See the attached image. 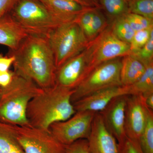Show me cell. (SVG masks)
Returning a JSON list of instances; mask_svg holds the SVG:
<instances>
[{
	"instance_id": "6da1fadb",
	"label": "cell",
	"mask_w": 153,
	"mask_h": 153,
	"mask_svg": "<svg viewBox=\"0 0 153 153\" xmlns=\"http://www.w3.org/2000/svg\"><path fill=\"white\" fill-rule=\"evenodd\" d=\"M15 57L14 72L30 79L42 89L56 84L57 69L48 38L28 35L9 55Z\"/></svg>"
},
{
	"instance_id": "7a4b0ae2",
	"label": "cell",
	"mask_w": 153,
	"mask_h": 153,
	"mask_svg": "<svg viewBox=\"0 0 153 153\" xmlns=\"http://www.w3.org/2000/svg\"><path fill=\"white\" fill-rule=\"evenodd\" d=\"M74 89L56 84L41 91L28 103L27 117L29 124L37 128L49 131L51 125L67 120L76 113L71 101Z\"/></svg>"
},
{
	"instance_id": "3957f363",
	"label": "cell",
	"mask_w": 153,
	"mask_h": 153,
	"mask_svg": "<svg viewBox=\"0 0 153 153\" xmlns=\"http://www.w3.org/2000/svg\"><path fill=\"white\" fill-rule=\"evenodd\" d=\"M0 87V122L20 126L29 124L27 115L28 103L42 88L14 71L10 84Z\"/></svg>"
},
{
	"instance_id": "277c9868",
	"label": "cell",
	"mask_w": 153,
	"mask_h": 153,
	"mask_svg": "<svg viewBox=\"0 0 153 153\" xmlns=\"http://www.w3.org/2000/svg\"><path fill=\"white\" fill-rule=\"evenodd\" d=\"M10 15L29 35L47 38L63 24L38 0H18Z\"/></svg>"
},
{
	"instance_id": "5b68a950",
	"label": "cell",
	"mask_w": 153,
	"mask_h": 153,
	"mask_svg": "<svg viewBox=\"0 0 153 153\" xmlns=\"http://www.w3.org/2000/svg\"><path fill=\"white\" fill-rule=\"evenodd\" d=\"M47 38L57 69L83 51L88 44L87 38L76 21L59 25Z\"/></svg>"
},
{
	"instance_id": "8992f818",
	"label": "cell",
	"mask_w": 153,
	"mask_h": 153,
	"mask_svg": "<svg viewBox=\"0 0 153 153\" xmlns=\"http://www.w3.org/2000/svg\"><path fill=\"white\" fill-rule=\"evenodd\" d=\"M85 50L87 63L85 78L100 64L131 54L130 44L121 41L110 30L102 32Z\"/></svg>"
},
{
	"instance_id": "52a82bcc",
	"label": "cell",
	"mask_w": 153,
	"mask_h": 153,
	"mask_svg": "<svg viewBox=\"0 0 153 153\" xmlns=\"http://www.w3.org/2000/svg\"><path fill=\"white\" fill-rule=\"evenodd\" d=\"M122 61L116 59L97 66L74 89L71 101L79 100L103 88L122 85L120 71Z\"/></svg>"
},
{
	"instance_id": "ba28073f",
	"label": "cell",
	"mask_w": 153,
	"mask_h": 153,
	"mask_svg": "<svg viewBox=\"0 0 153 153\" xmlns=\"http://www.w3.org/2000/svg\"><path fill=\"white\" fill-rule=\"evenodd\" d=\"M13 127L16 138L24 153H66L65 145L50 130L37 128L30 124Z\"/></svg>"
},
{
	"instance_id": "9c48e42d",
	"label": "cell",
	"mask_w": 153,
	"mask_h": 153,
	"mask_svg": "<svg viewBox=\"0 0 153 153\" xmlns=\"http://www.w3.org/2000/svg\"><path fill=\"white\" fill-rule=\"evenodd\" d=\"M96 113L89 111H76L67 120L52 124L49 130L65 146L71 144L78 140H87Z\"/></svg>"
},
{
	"instance_id": "30bf717a",
	"label": "cell",
	"mask_w": 153,
	"mask_h": 153,
	"mask_svg": "<svg viewBox=\"0 0 153 153\" xmlns=\"http://www.w3.org/2000/svg\"><path fill=\"white\" fill-rule=\"evenodd\" d=\"M150 110L146 106L141 94L127 96L125 120L126 137L139 143L140 137L146 126Z\"/></svg>"
},
{
	"instance_id": "8fae6325",
	"label": "cell",
	"mask_w": 153,
	"mask_h": 153,
	"mask_svg": "<svg viewBox=\"0 0 153 153\" xmlns=\"http://www.w3.org/2000/svg\"><path fill=\"white\" fill-rule=\"evenodd\" d=\"M132 94L130 86H111L103 88L83 97L73 103L76 111L100 112L111 100L118 97Z\"/></svg>"
},
{
	"instance_id": "7c38bea8",
	"label": "cell",
	"mask_w": 153,
	"mask_h": 153,
	"mask_svg": "<svg viewBox=\"0 0 153 153\" xmlns=\"http://www.w3.org/2000/svg\"><path fill=\"white\" fill-rule=\"evenodd\" d=\"M90 153H117L118 143L99 112L95 114L87 139Z\"/></svg>"
},
{
	"instance_id": "4fadbf2b",
	"label": "cell",
	"mask_w": 153,
	"mask_h": 153,
	"mask_svg": "<svg viewBox=\"0 0 153 153\" xmlns=\"http://www.w3.org/2000/svg\"><path fill=\"white\" fill-rule=\"evenodd\" d=\"M87 67L85 49L57 69L56 84L74 89L85 78Z\"/></svg>"
},
{
	"instance_id": "5bb4252c",
	"label": "cell",
	"mask_w": 153,
	"mask_h": 153,
	"mask_svg": "<svg viewBox=\"0 0 153 153\" xmlns=\"http://www.w3.org/2000/svg\"><path fill=\"white\" fill-rule=\"evenodd\" d=\"M127 96H121L114 99L99 112L106 127L115 138L117 143L122 141L126 137L125 120Z\"/></svg>"
},
{
	"instance_id": "9a60e30c",
	"label": "cell",
	"mask_w": 153,
	"mask_h": 153,
	"mask_svg": "<svg viewBox=\"0 0 153 153\" xmlns=\"http://www.w3.org/2000/svg\"><path fill=\"white\" fill-rule=\"evenodd\" d=\"M62 24L75 22L84 12V6L68 0H38Z\"/></svg>"
},
{
	"instance_id": "2e32d148",
	"label": "cell",
	"mask_w": 153,
	"mask_h": 153,
	"mask_svg": "<svg viewBox=\"0 0 153 153\" xmlns=\"http://www.w3.org/2000/svg\"><path fill=\"white\" fill-rule=\"evenodd\" d=\"M28 35L10 14L0 20V44L8 47L10 51L17 49Z\"/></svg>"
},
{
	"instance_id": "e0dca14e",
	"label": "cell",
	"mask_w": 153,
	"mask_h": 153,
	"mask_svg": "<svg viewBox=\"0 0 153 153\" xmlns=\"http://www.w3.org/2000/svg\"><path fill=\"white\" fill-rule=\"evenodd\" d=\"M122 61L120 80L123 86H130L137 82L146 70V66L138 60L129 55Z\"/></svg>"
},
{
	"instance_id": "ac0fdd59",
	"label": "cell",
	"mask_w": 153,
	"mask_h": 153,
	"mask_svg": "<svg viewBox=\"0 0 153 153\" xmlns=\"http://www.w3.org/2000/svg\"><path fill=\"white\" fill-rule=\"evenodd\" d=\"M0 153H24L17 141L13 125L0 122Z\"/></svg>"
},
{
	"instance_id": "d6986e66",
	"label": "cell",
	"mask_w": 153,
	"mask_h": 153,
	"mask_svg": "<svg viewBox=\"0 0 153 153\" xmlns=\"http://www.w3.org/2000/svg\"><path fill=\"white\" fill-rule=\"evenodd\" d=\"M130 86L132 94H141L144 97L153 94V63L146 66L144 73Z\"/></svg>"
},
{
	"instance_id": "ffe728a7",
	"label": "cell",
	"mask_w": 153,
	"mask_h": 153,
	"mask_svg": "<svg viewBox=\"0 0 153 153\" xmlns=\"http://www.w3.org/2000/svg\"><path fill=\"white\" fill-rule=\"evenodd\" d=\"M139 144L143 153H153V112L150 110L146 123L139 139Z\"/></svg>"
},
{
	"instance_id": "44dd1931",
	"label": "cell",
	"mask_w": 153,
	"mask_h": 153,
	"mask_svg": "<svg viewBox=\"0 0 153 153\" xmlns=\"http://www.w3.org/2000/svg\"><path fill=\"white\" fill-rule=\"evenodd\" d=\"M128 11L153 21V0H131Z\"/></svg>"
},
{
	"instance_id": "7402d4cb",
	"label": "cell",
	"mask_w": 153,
	"mask_h": 153,
	"mask_svg": "<svg viewBox=\"0 0 153 153\" xmlns=\"http://www.w3.org/2000/svg\"><path fill=\"white\" fill-rule=\"evenodd\" d=\"M111 30L118 39L128 44H130L135 33L123 16L116 21Z\"/></svg>"
},
{
	"instance_id": "603a6c76",
	"label": "cell",
	"mask_w": 153,
	"mask_h": 153,
	"mask_svg": "<svg viewBox=\"0 0 153 153\" xmlns=\"http://www.w3.org/2000/svg\"><path fill=\"white\" fill-rule=\"evenodd\" d=\"M102 4L107 13L113 16H123L128 11L126 0H102Z\"/></svg>"
},
{
	"instance_id": "cb8c5ba5",
	"label": "cell",
	"mask_w": 153,
	"mask_h": 153,
	"mask_svg": "<svg viewBox=\"0 0 153 153\" xmlns=\"http://www.w3.org/2000/svg\"><path fill=\"white\" fill-rule=\"evenodd\" d=\"M153 33V26L147 29L136 32L129 44L131 54L138 51L143 47L149 40Z\"/></svg>"
},
{
	"instance_id": "d4e9b609",
	"label": "cell",
	"mask_w": 153,
	"mask_h": 153,
	"mask_svg": "<svg viewBox=\"0 0 153 153\" xmlns=\"http://www.w3.org/2000/svg\"><path fill=\"white\" fill-rule=\"evenodd\" d=\"M123 17L135 32L147 29L153 25V21L137 14L128 13Z\"/></svg>"
},
{
	"instance_id": "484cf974",
	"label": "cell",
	"mask_w": 153,
	"mask_h": 153,
	"mask_svg": "<svg viewBox=\"0 0 153 153\" xmlns=\"http://www.w3.org/2000/svg\"><path fill=\"white\" fill-rule=\"evenodd\" d=\"M142 63L145 66L153 63V33L145 46L138 51L130 54Z\"/></svg>"
},
{
	"instance_id": "4316f807",
	"label": "cell",
	"mask_w": 153,
	"mask_h": 153,
	"mask_svg": "<svg viewBox=\"0 0 153 153\" xmlns=\"http://www.w3.org/2000/svg\"><path fill=\"white\" fill-rule=\"evenodd\" d=\"M117 153H143L139 143L126 137L120 143H118Z\"/></svg>"
},
{
	"instance_id": "83f0119b",
	"label": "cell",
	"mask_w": 153,
	"mask_h": 153,
	"mask_svg": "<svg viewBox=\"0 0 153 153\" xmlns=\"http://www.w3.org/2000/svg\"><path fill=\"white\" fill-rule=\"evenodd\" d=\"M105 24L103 17L100 14L93 12L87 39L93 38L103 29Z\"/></svg>"
},
{
	"instance_id": "f1b7e54d",
	"label": "cell",
	"mask_w": 153,
	"mask_h": 153,
	"mask_svg": "<svg viewBox=\"0 0 153 153\" xmlns=\"http://www.w3.org/2000/svg\"><path fill=\"white\" fill-rule=\"evenodd\" d=\"M66 153H90L87 139L77 140L71 144L65 146Z\"/></svg>"
},
{
	"instance_id": "f546056e",
	"label": "cell",
	"mask_w": 153,
	"mask_h": 153,
	"mask_svg": "<svg viewBox=\"0 0 153 153\" xmlns=\"http://www.w3.org/2000/svg\"><path fill=\"white\" fill-rule=\"evenodd\" d=\"M18 0H0V20L9 15Z\"/></svg>"
},
{
	"instance_id": "4dcf8cb0",
	"label": "cell",
	"mask_w": 153,
	"mask_h": 153,
	"mask_svg": "<svg viewBox=\"0 0 153 153\" xmlns=\"http://www.w3.org/2000/svg\"><path fill=\"white\" fill-rule=\"evenodd\" d=\"M15 61V57L13 55L4 56L0 53V71L9 70V68Z\"/></svg>"
},
{
	"instance_id": "1f68e13d",
	"label": "cell",
	"mask_w": 153,
	"mask_h": 153,
	"mask_svg": "<svg viewBox=\"0 0 153 153\" xmlns=\"http://www.w3.org/2000/svg\"><path fill=\"white\" fill-rule=\"evenodd\" d=\"M14 72L0 71V87H5L10 84L13 79Z\"/></svg>"
},
{
	"instance_id": "d6a6232c",
	"label": "cell",
	"mask_w": 153,
	"mask_h": 153,
	"mask_svg": "<svg viewBox=\"0 0 153 153\" xmlns=\"http://www.w3.org/2000/svg\"><path fill=\"white\" fill-rule=\"evenodd\" d=\"M143 97L146 106L149 109L153 110V94L146 96H143Z\"/></svg>"
},
{
	"instance_id": "836d02e7",
	"label": "cell",
	"mask_w": 153,
	"mask_h": 153,
	"mask_svg": "<svg viewBox=\"0 0 153 153\" xmlns=\"http://www.w3.org/2000/svg\"><path fill=\"white\" fill-rule=\"evenodd\" d=\"M68 1H73L76 2V3H79L82 5L84 6L86 4L85 2H84L83 0H68Z\"/></svg>"
},
{
	"instance_id": "e575fe53",
	"label": "cell",
	"mask_w": 153,
	"mask_h": 153,
	"mask_svg": "<svg viewBox=\"0 0 153 153\" xmlns=\"http://www.w3.org/2000/svg\"><path fill=\"white\" fill-rule=\"evenodd\" d=\"M0 90H1V87H0Z\"/></svg>"
}]
</instances>
